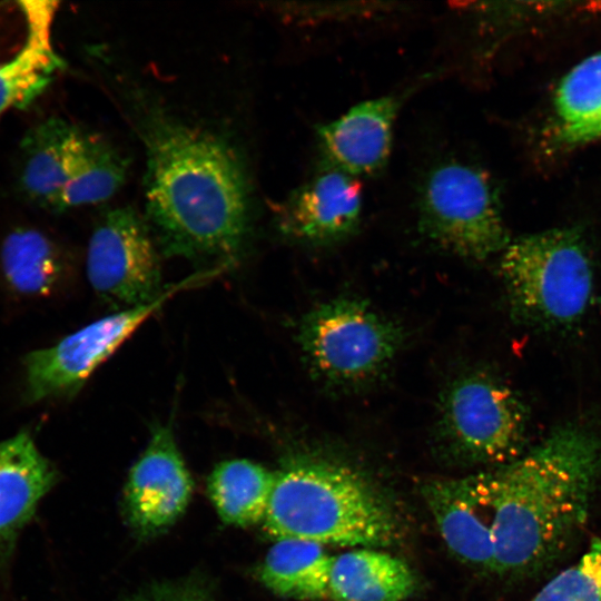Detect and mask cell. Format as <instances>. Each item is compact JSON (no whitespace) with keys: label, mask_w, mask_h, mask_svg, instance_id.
I'll use <instances>...</instances> for the list:
<instances>
[{"label":"cell","mask_w":601,"mask_h":601,"mask_svg":"<svg viewBox=\"0 0 601 601\" xmlns=\"http://www.w3.org/2000/svg\"><path fill=\"white\" fill-rule=\"evenodd\" d=\"M142 134L146 221L161 253L227 266L250 226L248 179L237 152L217 135L159 115Z\"/></svg>","instance_id":"6da1fadb"},{"label":"cell","mask_w":601,"mask_h":601,"mask_svg":"<svg viewBox=\"0 0 601 601\" xmlns=\"http://www.w3.org/2000/svg\"><path fill=\"white\" fill-rule=\"evenodd\" d=\"M600 471L601 431L579 421L487 472L493 571L531 572L555 556L583 524Z\"/></svg>","instance_id":"7a4b0ae2"},{"label":"cell","mask_w":601,"mask_h":601,"mask_svg":"<svg viewBox=\"0 0 601 601\" xmlns=\"http://www.w3.org/2000/svg\"><path fill=\"white\" fill-rule=\"evenodd\" d=\"M264 529L275 540L378 548L397 535L393 510L354 469L298 455L275 472Z\"/></svg>","instance_id":"3957f363"},{"label":"cell","mask_w":601,"mask_h":601,"mask_svg":"<svg viewBox=\"0 0 601 601\" xmlns=\"http://www.w3.org/2000/svg\"><path fill=\"white\" fill-rule=\"evenodd\" d=\"M500 270L513 316L531 327L572 328L592 305L594 267L574 227L510 240L501 253Z\"/></svg>","instance_id":"277c9868"},{"label":"cell","mask_w":601,"mask_h":601,"mask_svg":"<svg viewBox=\"0 0 601 601\" xmlns=\"http://www.w3.org/2000/svg\"><path fill=\"white\" fill-rule=\"evenodd\" d=\"M403 338L394 321L349 297L315 306L300 319L297 334L314 378L339 388L377 380L395 359Z\"/></svg>","instance_id":"5b68a950"},{"label":"cell","mask_w":601,"mask_h":601,"mask_svg":"<svg viewBox=\"0 0 601 601\" xmlns=\"http://www.w3.org/2000/svg\"><path fill=\"white\" fill-rule=\"evenodd\" d=\"M417 207L422 233L461 257L486 259L510 242L495 190L472 165L459 160L436 165L423 180Z\"/></svg>","instance_id":"8992f818"},{"label":"cell","mask_w":601,"mask_h":601,"mask_svg":"<svg viewBox=\"0 0 601 601\" xmlns=\"http://www.w3.org/2000/svg\"><path fill=\"white\" fill-rule=\"evenodd\" d=\"M528 411L500 378L483 371L463 373L441 393L436 434L444 450L467 462L497 463L516 457Z\"/></svg>","instance_id":"52a82bcc"},{"label":"cell","mask_w":601,"mask_h":601,"mask_svg":"<svg viewBox=\"0 0 601 601\" xmlns=\"http://www.w3.org/2000/svg\"><path fill=\"white\" fill-rule=\"evenodd\" d=\"M199 272L167 286L157 299L121 309L67 335L57 344L33 351L23 359V398L28 403L75 394L88 377L171 297L217 274Z\"/></svg>","instance_id":"ba28073f"},{"label":"cell","mask_w":601,"mask_h":601,"mask_svg":"<svg viewBox=\"0 0 601 601\" xmlns=\"http://www.w3.org/2000/svg\"><path fill=\"white\" fill-rule=\"evenodd\" d=\"M86 268L96 294L120 311L148 304L167 288L154 235L130 207L102 216L89 239Z\"/></svg>","instance_id":"9c48e42d"},{"label":"cell","mask_w":601,"mask_h":601,"mask_svg":"<svg viewBox=\"0 0 601 601\" xmlns=\"http://www.w3.org/2000/svg\"><path fill=\"white\" fill-rule=\"evenodd\" d=\"M191 492L193 480L170 425H155L125 486L124 509L129 525L142 538L165 531L184 513Z\"/></svg>","instance_id":"30bf717a"},{"label":"cell","mask_w":601,"mask_h":601,"mask_svg":"<svg viewBox=\"0 0 601 601\" xmlns=\"http://www.w3.org/2000/svg\"><path fill=\"white\" fill-rule=\"evenodd\" d=\"M422 494L439 532L461 561L494 570L492 510L487 474L426 482Z\"/></svg>","instance_id":"8fae6325"},{"label":"cell","mask_w":601,"mask_h":601,"mask_svg":"<svg viewBox=\"0 0 601 601\" xmlns=\"http://www.w3.org/2000/svg\"><path fill=\"white\" fill-rule=\"evenodd\" d=\"M362 204L357 177L326 165L282 205L279 225L284 233L302 243L334 244L357 229Z\"/></svg>","instance_id":"7c38bea8"},{"label":"cell","mask_w":601,"mask_h":601,"mask_svg":"<svg viewBox=\"0 0 601 601\" xmlns=\"http://www.w3.org/2000/svg\"><path fill=\"white\" fill-rule=\"evenodd\" d=\"M407 92L362 101L317 127L326 165L354 177L371 175L388 159L394 125Z\"/></svg>","instance_id":"4fadbf2b"},{"label":"cell","mask_w":601,"mask_h":601,"mask_svg":"<svg viewBox=\"0 0 601 601\" xmlns=\"http://www.w3.org/2000/svg\"><path fill=\"white\" fill-rule=\"evenodd\" d=\"M55 481L51 463L29 433L0 442V559L11 552Z\"/></svg>","instance_id":"5bb4252c"},{"label":"cell","mask_w":601,"mask_h":601,"mask_svg":"<svg viewBox=\"0 0 601 601\" xmlns=\"http://www.w3.org/2000/svg\"><path fill=\"white\" fill-rule=\"evenodd\" d=\"M82 132L58 118L27 132L20 150L19 185L31 201L58 210Z\"/></svg>","instance_id":"9a60e30c"},{"label":"cell","mask_w":601,"mask_h":601,"mask_svg":"<svg viewBox=\"0 0 601 601\" xmlns=\"http://www.w3.org/2000/svg\"><path fill=\"white\" fill-rule=\"evenodd\" d=\"M417 587L401 559L373 548H357L333 558L328 599L333 601H403Z\"/></svg>","instance_id":"2e32d148"},{"label":"cell","mask_w":601,"mask_h":601,"mask_svg":"<svg viewBox=\"0 0 601 601\" xmlns=\"http://www.w3.org/2000/svg\"><path fill=\"white\" fill-rule=\"evenodd\" d=\"M333 558L315 542L276 540L259 568V579L280 597L305 601L328 599Z\"/></svg>","instance_id":"e0dca14e"},{"label":"cell","mask_w":601,"mask_h":601,"mask_svg":"<svg viewBox=\"0 0 601 601\" xmlns=\"http://www.w3.org/2000/svg\"><path fill=\"white\" fill-rule=\"evenodd\" d=\"M552 134L564 147L601 138V51L575 65L559 82Z\"/></svg>","instance_id":"ac0fdd59"},{"label":"cell","mask_w":601,"mask_h":601,"mask_svg":"<svg viewBox=\"0 0 601 601\" xmlns=\"http://www.w3.org/2000/svg\"><path fill=\"white\" fill-rule=\"evenodd\" d=\"M0 270L7 287L23 297H41L57 289L67 265L56 244L43 233L20 228L0 248Z\"/></svg>","instance_id":"d6986e66"},{"label":"cell","mask_w":601,"mask_h":601,"mask_svg":"<svg viewBox=\"0 0 601 601\" xmlns=\"http://www.w3.org/2000/svg\"><path fill=\"white\" fill-rule=\"evenodd\" d=\"M275 482V473L245 459L224 461L208 479V493L227 523L247 526L264 520Z\"/></svg>","instance_id":"ffe728a7"},{"label":"cell","mask_w":601,"mask_h":601,"mask_svg":"<svg viewBox=\"0 0 601 601\" xmlns=\"http://www.w3.org/2000/svg\"><path fill=\"white\" fill-rule=\"evenodd\" d=\"M52 18L39 22L24 46L0 61V117L12 107L30 104L61 67L50 40Z\"/></svg>","instance_id":"44dd1931"},{"label":"cell","mask_w":601,"mask_h":601,"mask_svg":"<svg viewBox=\"0 0 601 601\" xmlns=\"http://www.w3.org/2000/svg\"><path fill=\"white\" fill-rule=\"evenodd\" d=\"M127 167L109 142L83 131L58 210L107 200L125 181Z\"/></svg>","instance_id":"7402d4cb"},{"label":"cell","mask_w":601,"mask_h":601,"mask_svg":"<svg viewBox=\"0 0 601 601\" xmlns=\"http://www.w3.org/2000/svg\"><path fill=\"white\" fill-rule=\"evenodd\" d=\"M532 601H601V539L549 581Z\"/></svg>","instance_id":"603a6c76"},{"label":"cell","mask_w":601,"mask_h":601,"mask_svg":"<svg viewBox=\"0 0 601 601\" xmlns=\"http://www.w3.org/2000/svg\"><path fill=\"white\" fill-rule=\"evenodd\" d=\"M127 601H214L206 581L199 578L154 583Z\"/></svg>","instance_id":"cb8c5ba5"}]
</instances>
